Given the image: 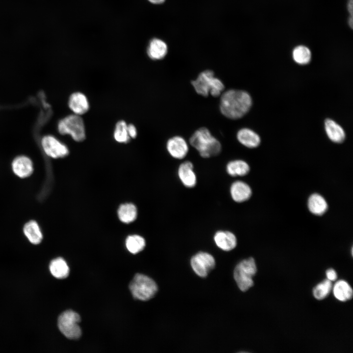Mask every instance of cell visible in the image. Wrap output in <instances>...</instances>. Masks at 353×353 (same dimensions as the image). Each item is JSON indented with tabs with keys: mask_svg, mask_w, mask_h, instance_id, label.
<instances>
[{
	"mask_svg": "<svg viewBox=\"0 0 353 353\" xmlns=\"http://www.w3.org/2000/svg\"><path fill=\"white\" fill-rule=\"evenodd\" d=\"M221 95L220 111L228 119L236 120L242 118L252 106V98L246 91L230 89Z\"/></svg>",
	"mask_w": 353,
	"mask_h": 353,
	"instance_id": "6da1fadb",
	"label": "cell"
},
{
	"mask_svg": "<svg viewBox=\"0 0 353 353\" xmlns=\"http://www.w3.org/2000/svg\"><path fill=\"white\" fill-rule=\"evenodd\" d=\"M189 143L204 158L217 156L222 150L219 141L211 134L208 129L204 127L200 128L193 134L189 139Z\"/></svg>",
	"mask_w": 353,
	"mask_h": 353,
	"instance_id": "7a4b0ae2",
	"label": "cell"
},
{
	"mask_svg": "<svg viewBox=\"0 0 353 353\" xmlns=\"http://www.w3.org/2000/svg\"><path fill=\"white\" fill-rule=\"evenodd\" d=\"M191 84L195 91L203 97L209 94L214 97H219L225 88L222 81L215 77L214 72L209 70L201 72L195 80L191 81Z\"/></svg>",
	"mask_w": 353,
	"mask_h": 353,
	"instance_id": "3957f363",
	"label": "cell"
},
{
	"mask_svg": "<svg viewBox=\"0 0 353 353\" xmlns=\"http://www.w3.org/2000/svg\"><path fill=\"white\" fill-rule=\"evenodd\" d=\"M129 288L133 297L142 301L150 300L158 290L157 285L152 278L141 274L135 275Z\"/></svg>",
	"mask_w": 353,
	"mask_h": 353,
	"instance_id": "277c9868",
	"label": "cell"
},
{
	"mask_svg": "<svg viewBox=\"0 0 353 353\" xmlns=\"http://www.w3.org/2000/svg\"><path fill=\"white\" fill-rule=\"evenodd\" d=\"M257 271L254 259L250 257L240 261L235 267L233 277L239 288L243 292L253 285L252 277Z\"/></svg>",
	"mask_w": 353,
	"mask_h": 353,
	"instance_id": "5b68a950",
	"label": "cell"
},
{
	"mask_svg": "<svg viewBox=\"0 0 353 353\" xmlns=\"http://www.w3.org/2000/svg\"><path fill=\"white\" fill-rule=\"evenodd\" d=\"M58 130L61 134L70 135L76 142H82L86 138L84 121L81 116L75 114L61 120L58 124Z\"/></svg>",
	"mask_w": 353,
	"mask_h": 353,
	"instance_id": "8992f818",
	"label": "cell"
},
{
	"mask_svg": "<svg viewBox=\"0 0 353 353\" xmlns=\"http://www.w3.org/2000/svg\"><path fill=\"white\" fill-rule=\"evenodd\" d=\"M80 317L78 313L68 310L63 312L58 319V327L61 333L67 338L76 339L81 334V328L78 325Z\"/></svg>",
	"mask_w": 353,
	"mask_h": 353,
	"instance_id": "52a82bcc",
	"label": "cell"
},
{
	"mask_svg": "<svg viewBox=\"0 0 353 353\" xmlns=\"http://www.w3.org/2000/svg\"><path fill=\"white\" fill-rule=\"evenodd\" d=\"M191 267L199 277H205L215 268L216 262L212 255L200 252L194 255L190 260Z\"/></svg>",
	"mask_w": 353,
	"mask_h": 353,
	"instance_id": "ba28073f",
	"label": "cell"
},
{
	"mask_svg": "<svg viewBox=\"0 0 353 353\" xmlns=\"http://www.w3.org/2000/svg\"><path fill=\"white\" fill-rule=\"evenodd\" d=\"M42 145L45 153L54 158L65 157L69 153L66 146L51 135L43 138Z\"/></svg>",
	"mask_w": 353,
	"mask_h": 353,
	"instance_id": "9c48e42d",
	"label": "cell"
},
{
	"mask_svg": "<svg viewBox=\"0 0 353 353\" xmlns=\"http://www.w3.org/2000/svg\"><path fill=\"white\" fill-rule=\"evenodd\" d=\"M177 174L181 183L186 188H193L197 185V176L191 161L187 160L180 164Z\"/></svg>",
	"mask_w": 353,
	"mask_h": 353,
	"instance_id": "30bf717a",
	"label": "cell"
},
{
	"mask_svg": "<svg viewBox=\"0 0 353 353\" xmlns=\"http://www.w3.org/2000/svg\"><path fill=\"white\" fill-rule=\"evenodd\" d=\"M166 149L169 154L176 159H182L187 154L189 147L185 140L179 136L170 138L166 143Z\"/></svg>",
	"mask_w": 353,
	"mask_h": 353,
	"instance_id": "8fae6325",
	"label": "cell"
},
{
	"mask_svg": "<svg viewBox=\"0 0 353 353\" xmlns=\"http://www.w3.org/2000/svg\"><path fill=\"white\" fill-rule=\"evenodd\" d=\"M213 240L219 249L226 252L233 250L237 244L235 235L227 230H219L216 231L213 236Z\"/></svg>",
	"mask_w": 353,
	"mask_h": 353,
	"instance_id": "7c38bea8",
	"label": "cell"
},
{
	"mask_svg": "<svg viewBox=\"0 0 353 353\" xmlns=\"http://www.w3.org/2000/svg\"><path fill=\"white\" fill-rule=\"evenodd\" d=\"M229 194L232 200L237 203L248 200L252 194V189L245 182L237 180L233 182L229 187Z\"/></svg>",
	"mask_w": 353,
	"mask_h": 353,
	"instance_id": "4fadbf2b",
	"label": "cell"
},
{
	"mask_svg": "<svg viewBox=\"0 0 353 353\" xmlns=\"http://www.w3.org/2000/svg\"><path fill=\"white\" fill-rule=\"evenodd\" d=\"M68 106L73 114L81 116L89 109L90 104L86 96L80 92L72 93L68 100Z\"/></svg>",
	"mask_w": 353,
	"mask_h": 353,
	"instance_id": "5bb4252c",
	"label": "cell"
},
{
	"mask_svg": "<svg viewBox=\"0 0 353 353\" xmlns=\"http://www.w3.org/2000/svg\"><path fill=\"white\" fill-rule=\"evenodd\" d=\"M167 52L168 46L163 40L155 38L150 41L147 53L151 59L154 60L162 59L166 56Z\"/></svg>",
	"mask_w": 353,
	"mask_h": 353,
	"instance_id": "9a60e30c",
	"label": "cell"
},
{
	"mask_svg": "<svg viewBox=\"0 0 353 353\" xmlns=\"http://www.w3.org/2000/svg\"><path fill=\"white\" fill-rule=\"evenodd\" d=\"M12 169L18 176L24 178L29 176L33 172L31 160L25 156L16 157L12 162Z\"/></svg>",
	"mask_w": 353,
	"mask_h": 353,
	"instance_id": "2e32d148",
	"label": "cell"
},
{
	"mask_svg": "<svg viewBox=\"0 0 353 353\" xmlns=\"http://www.w3.org/2000/svg\"><path fill=\"white\" fill-rule=\"evenodd\" d=\"M238 141L243 146L248 148H254L260 143L259 136L254 131L248 128L240 129L237 133Z\"/></svg>",
	"mask_w": 353,
	"mask_h": 353,
	"instance_id": "e0dca14e",
	"label": "cell"
},
{
	"mask_svg": "<svg viewBox=\"0 0 353 353\" xmlns=\"http://www.w3.org/2000/svg\"><path fill=\"white\" fill-rule=\"evenodd\" d=\"M325 128L328 137L332 142L340 143L344 141L346 135L343 128L333 120L326 119Z\"/></svg>",
	"mask_w": 353,
	"mask_h": 353,
	"instance_id": "ac0fdd59",
	"label": "cell"
},
{
	"mask_svg": "<svg viewBox=\"0 0 353 353\" xmlns=\"http://www.w3.org/2000/svg\"><path fill=\"white\" fill-rule=\"evenodd\" d=\"M250 168L245 161L235 159L229 161L226 165L227 174L232 177L243 176L250 172Z\"/></svg>",
	"mask_w": 353,
	"mask_h": 353,
	"instance_id": "d6986e66",
	"label": "cell"
},
{
	"mask_svg": "<svg viewBox=\"0 0 353 353\" xmlns=\"http://www.w3.org/2000/svg\"><path fill=\"white\" fill-rule=\"evenodd\" d=\"M307 205L310 212L315 215L324 214L328 209V203L321 195L313 194L308 198Z\"/></svg>",
	"mask_w": 353,
	"mask_h": 353,
	"instance_id": "ffe728a7",
	"label": "cell"
},
{
	"mask_svg": "<svg viewBox=\"0 0 353 353\" xmlns=\"http://www.w3.org/2000/svg\"><path fill=\"white\" fill-rule=\"evenodd\" d=\"M333 292L335 297L342 302H345L353 297V289L345 280H340L334 284Z\"/></svg>",
	"mask_w": 353,
	"mask_h": 353,
	"instance_id": "44dd1931",
	"label": "cell"
},
{
	"mask_svg": "<svg viewBox=\"0 0 353 353\" xmlns=\"http://www.w3.org/2000/svg\"><path fill=\"white\" fill-rule=\"evenodd\" d=\"M49 268L52 275L57 278H65L69 274V267L64 259L61 257L52 260Z\"/></svg>",
	"mask_w": 353,
	"mask_h": 353,
	"instance_id": "7402d4cb",
	"label": "cell"
},
{
	"mask_svg": "<svg viewBox=\"0 0 353 353\" xmlns=\"http://www.w3.org/2000/svg\"><path fill=\"white\" fill-rule=\"evenodd\" d=\"M24 232L29 241L33 244H39L42 240L40 229L34 221H30L25 225Z\"/></svg>",
	"mask_w": 353,
	"mask_h": 353,
	"instance_id": "603a6c76",
	"label": "cell"
},
{
	"mask_svg": "<svg viewBox=\"0 0 353 353\" xmlns=\"http://www.w3.org/2000/svg\"><path fill=\"white\" fill-rule=\"evenodd\" d=\"M118 213L119 218L122 222L129 223L136 218V207L132 203H125L120 206Z\"/></svg>",
	"mask_w": 353,
	"mask_h": 353,
	"instance_id": "cb8c5ba5",
	"label": "cell"
},
{
	"mask_svg": "<svg viewBox=\"0 0 353 353\" xmlns=\"http://www.w3.org/2000/svg\"><path fill=\"white\" fill-rule=\"evenodd\" d=\"M292 56L294 60L300 65L308 64L311 60V53L310 50L303 45L296 47L293 50Z\"/></svg>",
	"mask_w": 353,
	"mask_h": 353,
	"instance_id": "d4e9b609",
	"label": "cell"
},
{
	"mask_svg": "<svg viewBox=\"0 0 353 353\" xmlns=\"http://www.w3.org/2000/svg\"><path fill=\"white\" fill-rule=\"evenodd\" d=\"M113 137L115 141L120 143H128L130 140L127 131V124L123 120L117 122L113 132Z\"/></svg>",
	"mask_w": 353,
	"mask_h": 353,
	"instance_id": "484cf974",
	"label": "cell"
},
{
	"mask_svg": "<svg viewBox=\"0 0 353 353\" xmlns=\"http://www.w3.org/2000/svg\"><path fill=\"white\" fill-rule=\"evenodd\" d=\"M126 247L129 252L135 254L142 251L146 246L145 239L141 236H129L126 240Z\"/></svg>",
	"mask_w": 353,
	"mask_h": 353,
	"instance_id": "4316f807",
	"label": "cell"
},
{
	"mask_svg": "<svg viewBox=\"0 0 353 353\" xmlns=\"http://www.w3.org/2000/svg\"><path fill=\"white\" fill-rule=\"evenodd\" d=\"M331 289V281L328 279H325L314 288L313 295L317 300H323L329 294Z\"/></svg>",
	"mask_w": 353,
	"mask_h": 353,
	"instance_id": "83f0119b",
	"label": "cell"
},
{
	"mask_svg": "<svg viewBox=\"0 0 353 353\" xmlns=\"http://www.w3.org/2000/svg\"><path fill=\"white\" fill-rule=\"evenodd\" d=\"M127 131L129 137L135 138L137 135V130L135 126L132 124H127Z\"/></svg>",
	"mask_w": 353,
	"mask_h": 353,
	"instance_id": "f1b7e54d",
	"label": "cell"
},
{
	"mask_svg": "<svg viewBox=\"0 0 353 353\" xmlns=\"http://www.w3.org/2000/svg\"><path fill=\"white\" fill-rule=\"evenodd\" d=\"M326 275L328 279L334 281L336 279L337 275L335 271L333 269H329L326 271Z\"/></svg>",
	"mask_w": 353,
	"mask_h": 353,
	"instance_id": "f546056e",
	"label": "cell"
},
{
	"mask_svg": "<svg viewBox=\"0 0 353 353\" xmlns=\"http://www.w3.org/2000/svg\"><path fill=\"white\" fill-rule=\"evenodd\" d=\"M353 0H349L347 4V8L348 12L350 13V16H353Z\"/></svg>",
	"mask_w": 353,
	"mask_h": 353,
	"instance_id": "4dcf8cb0",
	"label": "cell"
},
{
	"mask_svg": "<svg viewBox=\"0 0 353 353\" xmlns=\"http://www.w3.org/2000/svg\"><path fill=\"white\" fill-rule=\"evenodd\" d=\"M150 2L155 4H159L163 3L165 0H148Z\"/></svg>",
	"mask_w": 353,
	"mask_h": 353,
	"instance_id": "1f68e13d",
	"label": "cell"
},
{
	"mask_svg": "<svg viewBox=\"0 0 353 353\" xmlns=\"http://www.w3.org/2000/svg\"><path fill=\"white\" fill-rule=\"evenodd\" d=\"M348 24L350 26L351 28L353 27V16H350V17L349 18L348 20Z\"/></svg>",
	"mask_w": 353,
	"mask_h": 353,
	"instance_id": "d6a6232c",
	"label": "cell"
}]
</instances>
